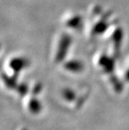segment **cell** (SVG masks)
Returning <instances> with one entry per match:
<instances>
[{
    "label": "cell",
    "mask_w": 129,
    "mask_h": 130,
    "mask_svg": "<svg viewBox=\"0 0 129 130\" xmlns=\"http://www.w3.org/2000/svg\"><path fill=\"white\" fill-rule=\"evenodd\" d=\"M62 21L64 26L70 30H79L85 24L83 16L76 12H69L68 13H65Z\"/></svg>",
    "instance_id": "2"
},
{
    "label": "cell",
    "mask_w": 129,
    "mask_h": 130,
    "mask_svg": "<svg viewBox=\"0 0 129 130\" xmlns=\"http://www.w3.org/2000/svg\"><path fill=\"white\" fill-rule=\"evenodd\" d=\"M3 79L4 80L5 84L6 85L7 87H9L10 89H13L16 87V76L13 77H9L6 75L3 76Z\"/></svg>",
    "instance_id": "4"
},
{
    "label": "cell",
    "mask_w": 129,
    "mask_h": 130,
    "mask_svg": "<svg viewBox=\"0 0 129 130\" xmlns=\"http://www.w3.org/2000/svg\"><path fill=\"white\" fill-rule=\"evenodd\" d=\"M113 19L111 12L105 11L100 6L93 7L90 12V17L88 18V25L92 27L91 33L96 34L107 31L111 25L116 23L114 20H110Z\"/></svg>",
    "instance_id": "1"
},
{
    "label": "cell",
    "mask_w": 129,
    "mask_h": 130,
    "mask_svg": "<svg viewBox=\"0 0 129 130\" xmlns=\"http://www.w3.org/2000/svg\"><path fill=\"white\" fill-rule=\"evenodd\" d=\"M30 108L32 111H38L40 109V104L36 100H32L30 103Z\"/></svg>",
    "instance_id": "5"
},
{
    "label": "cell",
    "mask_w": 129,
    "mask_h": 130,
    "mask_svg": "<svg viewBox=\"0 0 129 130\" xmlns=\"http://www.w3.org/2000/svg\"><path fill=\"white\" fill-rule=\"evenodd\" d=\"M26 61L24 59H22V58H15L13 59L10 62V67L15 71L16 73L20 71L23 67L26 66Z\"/></svg>",
    "instance_id": "3"
}]
</instances>
